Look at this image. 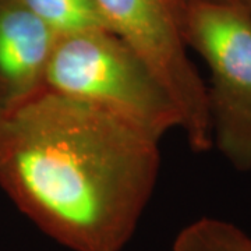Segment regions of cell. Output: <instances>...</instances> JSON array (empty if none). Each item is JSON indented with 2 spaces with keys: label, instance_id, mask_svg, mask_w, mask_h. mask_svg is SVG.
Listing matches in <instances>:
<instances>
[{
  "label": "cell",
  "instance_id": "cell-1",
  "mask_svg": "<svg viewBox=\"0 0 251 251\" xmlns=\"http://www.w3.org/2000/svg\"><path fill=\"white\" fill-rule=\"evenodd\" d=\"M159 141L122 116L39 85L0 106V186L73 251H120L161 166Z\"/></svg>",
  "mask_w": 251,
  "mask_h": 251
},
{
  "label": "cell",
  "instance_id": "cell-2",
  "mask_svg": "<svg viewBox=\"0 0 251 251\" xmlns=\"http://www.w3.org/2000/svg\"><path fill=\"white\" fill-rule=\"evenodd\" d=\"M42 85L108 109L158 140L181 128L179 109L161 81L108 29L57 36Z\"/></svg>",
  "mask_w": 251,
  "mask_h": 251
},
{
  "label": "cell",
  "instance_id": "cell-3",
  "mask_svg": "<svg viewBox=\"0 0 251 251\" xmlns=\"http://www.w3.org/2000/svg\"><path fill=\"white\" fill-rule=\"evenodd\" d=\"M211 84L212 143L234 169L251 171V14L239 0H193L180 18Z\"/></svg>",
  "mask_w": 251,
  "mask_h": 251
},
{
  "label": "cell",
  "instance_id": "cell-4",
  "mask_svg": "<svg viewBox=\"0 0 251 251\" xmlns=\"http://www.w3.org/2000/svg\"><path fill=\"white\" fill-rule=\"evenodd\" d=\"M109 31L130 46L169 92L190 147H214L206 85L188 57L175 0H95Z\"/></svg>",
  "mask_w": 251,
  "mask_h": 251
},
{
  "label": "cell",
  "instance_id": "cell-5",
  "mask_svg": "<svg viewBox=\"0 0 251 251\" xmlns=\"http://www.w3.org/2000/svg\"><path fill=\"white\" fill-rule=\"evenodd\" d=\"M57 35L17 0L0 7V106L42 85Z\"/></svg>",
  "mask_w": 251,
  "mask_h": 251
},
{
  "label": "cell",
  "instance_id": "cell-6",
  "mask_svg": "<svg viewBox=\"0 0 251 251\" xmlns=\"http://www.w3.org/2000/svg\"><path fill=\"white\" fill-rule=\"evenodd\" d=\"M57 36L108 29L95 0H17Z\"/></svg>",
  "mask_w": 251,
  "mask_h": 251
},
{
  "label": "cell",
  "instance_id": "cell-7",
  "mask_svg": "<svg viewBox=\"0 0 251 251\" xmlns=\"http://www.w3.org/2000/svg\"><path fill=\"white\" fill-rule=\"evenodd\" d=\"M172 251H251V237L226 221L201 218L180 230Z\"/></svg>",
  "mask_w": 251,
  "mask_h": 251
},
{
  "label": "cell",
  "instance_id": "cell-8",
  "mask_svg": "<svg viewBox=\"0 0 251 251\" xmlns=\"http://www.w3.org/2000/svg\"><path fill=\"white\" fill-rule=\"evenodd\" d=\"M242 3L247 7V10L250 11V14H251V0H242Z\"/></svg>",
  "mask_w": 251,
  "mask_h": 251
},
{
  "label": "cell",
  "instance_id": "cell-9",
  "mask_svg": "<svg viewBox=\"0 0 251 251\" xmlns=\"http://www.w3.org/2000/svg\"><path fill=\"white\" fill-rule=\"evenodd\" d=\"M239 1H242V0H239Z\"/></svg>",
  "mask_w": 251,
  "mask_h": 251
},
{
  "label": "cell",
  "instance_id": "cell-10",
  "mask_svg": "<svg viewBox=\"0 0 251 251\" xmlns=\"http://www.w3.org/2000/svg\"><path fill=\"white\" fill-rule=\"evenodd\" d=\"M175 1H176V0H175Z\"/></svg>",
  "mask_w": 251,
  "mask_h": 251
}]
</instances>
